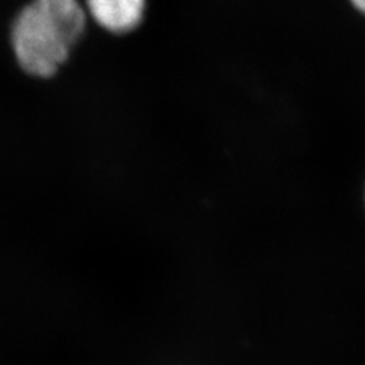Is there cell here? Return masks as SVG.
Returning <instances> with one entry per match:
<instances>
[{"label": "cell", "mask_w": 365, "mask_h": 365, "mask_svg": "<svg viewBox=\"0 0 365 365\" xmlns=\"http://www.w3.org/2000/svg\"><path fill=\"white\" fill-rule=\"evenodd\" d=\"M350 2L358 11H361L362 14H365V0H350Z\"/></svg>", "instance_id": "cell-3"}, {"label": "cell", "mask_w": 365, "mask_h": 365, "mask_svg": "<svg viewBox=\"0 0 365 365\" xmlns=\"http://www.w3.org/2000/svg\"><path fill=\"white\" fill-rule=\"evenodd\" d=\"M87 6L101 26L118 34L134 29L145 13V0H87Z\"/></svg>", "instance_id": "cell-2"}, {"label": "cell", "mask_w": 365, "mask_h": 365, "mask_svg": "<svg viewBox=\"0 0 365 365\" xmlns=\"http://www.w3.org/2000/svg\"><path fill=\"white\" fill-rule=\"evenodd\" d=\"M86 13L78 0H34L17 17L13 44L31 75L51 76L83 36Z\"/></svg>", "instance_id": "cell-1"}]
</instances>
